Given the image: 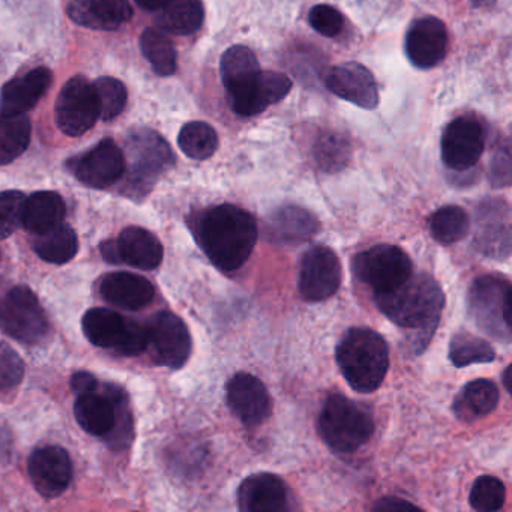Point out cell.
<instances>
[{"label": "cell", "mask_w": 512, "mask_h": 512, "mask_svg": "<svg viewBox=\"0 0 512 512\" xmlns=\"http://www.w3.org/2000/svg\"><path fill=\"white\" fill-rule=\"evenodd\" d=\"M511 374H512V365H508V367L505 368V371H503V385H505L506 392L508 394H511Z\"/></svg>", "instance_id": "c3c4849f"}, {"label": "cell", "mask_w": 512, "mask_h": 512, "mask_svg": "<svg viewBox=\"0 0 512 512\" xmlns=\"http://www.w3.org/2000/svg\"><path fill=\"white\" fill-rule=\"evenodd\" d=\"M55 115L59 130L67 136L79 137L92 130L100 119L94 85L85 76L68 80L56 100Z\"/></svg>", "instance_id": "30bf717a"}, {"label": "cell", "mask_w": 512, "mask_h": 512, "mask_svg": "<svg viewBox=\"0 0 512 512\" xmlns=\"http://www.w3.org/2000/svg\"><path fill=\"white\" fill-rule=\"evenodd\" d=\"M83 332L89 343L119 355L137 356L148 349L146 325L134 322L110 308H92L83 316Z\"/></svg>", "instance_id": "52a82bcc"}, {"label": "cell", "mask_w": 512, "mask_h": 512, "mask_svg": "<svg viewBox=\"0 0 512 512\" xmlns=\"http://www.w3.org/2000/svg\"><path fill=\"white\" fill-rule=\"evenodd\" d=\"M308 20L311 28L323 37L334 38L343 31V14L331 5H316L308 14Z\"/></svg>", "instance_id": "7bdbcfd3"}, {"label": "cell", "mask_w": 512, "mask_h": 512, "mask_svg": "<svg viewBox=\"0 0 512 512\" xmlns=\"http://www.w3.org/2000/svg\"><path fill=\"white\" fill-rule=\"evenodd\" d=\"M476 250L494 260L511 256V212L502 199H487L475 215Z\"/></svg>", "instance_id": "5bb4252c"}, {"label": "cell", "mask_w": 512, "mask_h": 512, "mask_svg": "<svg viewBox=\"0 0 512 512\" xmlns=\"http://www.w3.org/2000/svg\"><path fill=\"white\" fill-rule=\"evenodd\" d=\"M28 472L35 490L46 499L61 496L73 481L70 454L61 446L35 449L29 458Z\"/></svg>", "instance_id": "d6986e66"}, {"label": "cell", "mask_w": 512, "mask_h": 512, "mask_svg": "<svg viewBox=\"0 0 512 512\" xmlns=\"http://www.w3.org/2000/svg\"><path fill=\"white\" fill-rule=\"evenodd\" d=\"M22 191L0 193V239H7L22 226V206L25 202Z\"/></svg>", "instance_id": "b9f144b4"}, {"label": "cell", "mask_w": 512, "mask_h": 512, "mask_svg": "<svg viewBox=\"0 0 512 512\" xmlns=\"http://www.w3.org/2000/svg\"><path fill=\"white\" fill-rule=\"evenodd\" d=\"M353 272L370 287L373 296L392 292L413 275V263L406 251L395 245H374L353 259Z\"/></svg>", "instance_id": "ba28073f"}, {"label": "cell", "mask_w": 512, "mask_h": 512, "mask_svg": "<svg viewBox=\"0 0 512 512\" xmlns=\"http://www.w3.org/2000/svg\"><path fill=\"white\" fill-rule=\"evenodd\" d=\"M128 158L127 190L131 196H145L161 175L175 166V155L169 143L146 127L128 131L125 140Z\"/></svg>", "instance_id": "5b68a950"}, {"label": "cell", "mask_w": 512, "mask_h": 512, "mask_svg": "<svg viewBox=\"0 0 512 512\" xmlns=\"http://www.w3.org/2000/svg\"><path fill=\"white\" fill-rule=\"evenodd\" d=\"M496 359V350L484 338L469 332H458L449 343V361L457 368L488 364Z\"/></svg>", "instance_id": "8d00e7d4"}, {"label": "cell", "mask_w": 512, "mask_h": 512, "mask_svg": "<svg viewBox=\"0 0 512 512\" xmlns=\"http://www.w3.org/2000/svg\"><path fill=\"white\" fill-rule=\"evenodd\" d=\"M506 488L496 476L482 475L473 482L469 502L475 511L496 512L503 508Z\"/></svg>", "instance_id": "ab89813d"}, {"label": "cell", "mask_w": 512, "mask_h": 512, "mask_svg": "<svg viewBox=\"0 0 512 512\" xmlns=\"http://www.w3.org/2000/svg\"><path fill=\"white\" fill-rule=\"evenodd\" d=\"M65 200L53 191H38L26 197L22 206V226L32 235L47 232L64 223Z\"/></svg>", "instance_id": "83f0119b"}, {"label": "cell", "mask_w": 512, "mask_h": 512, "mask_svg": "<svg viewBox=\"0 0 512 512\" xmlns=\"http://www.w3.org/2000/svg\"><path fill=\"white\" fill-rule=\"evenodd\" d=\"M220 70L229 97L253 86L262 71L253 50L245 46L227 49L221 56Z\"/></svg>", "instance_id": "f546056e"}, {"label": "cell", "mask_w": 512, "mask_h": 512, "mask_svg": "<svg viewBox=\"0 0 512 512\" xmlns=\"http://www.w3.org/2000/svg\"><path fill=\"white\" fill-rule=\"evenodd\" d=\"M205 20L202 0H169L163 10L155 13V23L163 31L178 37L196 34Z\"/></svg>", "instance_id": "4dcf8cb0"}, {"label": "cell", "mask_w": 512, "mask_h": 512, "mask_svg": "<svg viewBox=\"0 0 512 512\" xmlns=\"http://www.w3.org/2000/svg\"><path fill=\"white\" fill-rule=\"evenodd\" d=\"M52 80L49 68H35L25 76L11 80L0 91V112L25 115L44 97Z\"/></svg>", "instance_id": "4316f807"}, {"label": "cell", "mask_w": 512, "mask_h": 512, "mask_svg": "<svg viewBox=\"0 0 512 512\" xmlns=\"http://www.w3.org/2000/svg\"><path fill=\"white\" fill-rule=\"evenodd\" d=\"M484 148V128L473 116L454 119L446 127L440 142L443 163L454 172H466L476 166Z\"/></svg>", "instance_id": "9a60e30c"}, {"label": "cell", "mask_w": 512, "mask_h": 512, "mask_svg": "<svg viewBox=\"0 0 512 512\" xmlns=\"http://www.w3.org/2000/svg\"><path fill=\"white\" fill-rule=\"evenodd\" d=\"M314 160L325 173H338L346 169L352 158L349 137L337 131H326L314 143Z\"/></svg>", "instance_id": "836d02e7"}, {"label": "cell", "mask_w": 512, "mask_h": 512, "mask_svg": "<svg viewBox=\"0 0 512 512\" xmlns=\"http://www.w3.org/2000/svg\"><path fill=\"white\" fill-rule=\"evenodd\" d=\"M128 403L127 395L118 386L104 385V392H83L74 404V416L86 433L107 437L118 422L119 410Z\"/></svg>", "instance_id": "2e32d148"}, {"label": "cell", "mask_w": 512, "mask_h": 512, "mask_svg": "<svg viewBox=\"0 0 512 512\" xmlns=\"http://www.w3.org/2000/svg\"><path fill=\"white\" fill-rule=\"evenodd\" d=\"M499 388L487 379L466 383L452 403L455 416L463 422H473L494 412L499 404Z\"/></svg>", "instance_id": "f1b7e54d"}, {"label": "cell", "mask_w": 512, "mask_h": 512, "mask_svg": "<svg viewBox=\"0 0 512 512\" xmlns=\"http://www.w3.org/2000/svg\"><path fill=\"white\" fill-rule=\"evenodd\" d=\"M448 31L436 17L415 20L406 35V55L421 70H430L445 59Z\"/></svg>", "instance_id": "7402d4cb"}, {"label": "cell", "mask_w": 512, "mask_h": 512, "mask_svg": "<svg viewBox=\"0 0 512 512\" xmlns=\"http://www.w3.org/2000/svg\"><path fill=\"white\" fill-rule=\"evenodd\" d=\"M511 283L502 275L476 278L467 296L469 316L485 334L503 344L511 343Z\"/></svg>", "instance_id": "8992f818"}, {"label": "cell", "mask_w": 512, "mask_h": 512, "mask_svg": "<svg viewBox=\"0 0 512 512\" xmlns=\"http://www.w3.org/2000/svg\"><path fill=\"white\" fill-rule=\"evenodd\" d=\"M428 229L439 244H455L469 233V215L460 206H443L428 218Z\"/></svg>", "instance_id": "e575fe53"}, {"label": "cell", "mask_w": 512, "mask_h": 512, "mask_svg": "<svg viewBox=\"0 0 512 512\" xmlns=\"http://www.w3.org/2000/svg\"><path fill=\"white\" fill-rule=\"evenodd\" d=\"M335 359L353 391L371 394L388 374L389 347L373 329L350 328L338 341Z\"/></svg>", "instance_id": "3957f363"}, {"label": "cell", "mask_w": 512, "mask_h": 512, "mask_svg": "<svg viewBox=\"0 0 512 512\" xmlns=\"http://www.w3.org/2000/svg\"><path fill=\"white\" fill-rule=\"evenodd\" d=\"M146 332L155 364L170 370H179L187 364L193 352V340L181 317L160 311L149 319Z\"/></svg>", "instance_id": "8fae6325"}, {"label": "cell", "mask_w": 512, "mask_h": 512, "mask_svg": "<svg viewBox=\"0 0 512 512\" xmlns=\"http://www.w3.org/2000/svg\"><path fill=\"white\" fill-rule=\"evenodd\" d=\"M398 509H418V506L400 497H383L373 506V511H398Z\"/></svg>", "instance_id": "bcb514c9"}, {"label": "cell", "mask_w": 512, "mask_h": 512, "mask_svg": "<svg viewBox=\"0 0 512 512\" xmlns=\"http://www.w3.org/2000/svg\"><path fill=\"white\" fill-rule=\"evenodd\" d=\"M98 388V380L94 374L88 373V371H77L71 377V389L76 392L77 395L83 394V392L95 391Z\"/></svg>", "instance_id": "f6af8a7d"}, {"label": "cell", "mask_w": 512, "mask_h": 512, "mask_svg": "<svg viewBox=\"0 0 512 512\" xmlns=\"http://www.w3.org/2000/svg\"><path fill=\"white\" fill-rule=\"evenodd\" d=\"M325 85L332 94L361 109L373 110L379 106L376 80L370 70L358 62L331 68L326 74Z\"/></svg>", "instance_id": "44dd1931"}, {"label": "cell", "mask_w": 512, "mask_h": 512, "mask_svg": "<svg viewBox=\"0 0 512 512\" xmlns=\"http://www.w3.org/2000/svg\"><path fill=\"white\" fill-rule=\"evenodd\" d=\"M242 512H284L292 509L289 485L274 473H254L238 488Z\"/></svg>", "instance_id": "ffe728a7"}, {"label": "cell", "mask_w": 512, "mask_h": 512, "mask_svg": "<svg viewBox=\"0 0 512 512\" xmlns=\"http://www.w3.org/2000/svg\"><path fill=\"white\" fill-rule=\"evenodd\" d=\"M377 308L395 325L415 332L409 346L413 355L427 349L445 307L442 287L428 274H413L403 286L374 296Z\"/></svg>", "instance_id": "7a4b0ae2"}, {"label": "cell", "mask_w": 512, "mask_h": 512, "mask_svg": "<svg viewBox=\"0 0 512 512\" xmlns=\"http://www.w3.org/2000/svg\"><path fill=\"white\" fill-rule=\"evenodd\" d=\"M343 281L340 259L328 245L305 251L299 266L298 289L307 302H322L334 296Z\"/></svg>", "instance_id": "7c38bea8"}, {"label": "cell", "mask_w": 512, "mask_h": 512, "mask_svg": "<svg viewBox=\"0 0 512 512\" xmlns=\"http://www.w3.org/2000/svg\"><path fill=\"white\" fill-rule=\"evenodd\" d=\"M25 377V362L10 344L0 341V395L16 391Z\"/></svg>", "instance_id": "60d3db41"}, {"label": "cell", "mask_w": 512, "mask_h": 512, "mask_svg": "<svg viewBox=\"0 0 512 512\" xmlns=\"http://www.w3.org/2000/svg\"><path fill=\"white\" fill-rule=\"evenodd\" d=\"M140 49L158 76L169 77L176 73V50L163 32L154 28L145 29L140 37Z\"/></svg>", "instance_id": "d590c367"}, {"label": "cell", "mask_w": 512, "mask_h": 512, "mask_svg": "<svg viewBox=\"0 0 512 512\" xmlns=\"http://www.w3.org/2000/svg\"><path fill=\"white\" fill-rule=\"evenodd\" d=\"M181 151L191 160L205 161L217 152L220 140L217 131L206 122H188L178 137Z\"/></svg>", "instance_id": "74e56055"}, {"label": "cell", "mask_w": 512, "mask_h": 512, "mask_svg": "<svg viewBox=\"0 0 512 512\" xmlns=\"http://www.w3.org/2000/svg\"><path fill=\"white\" fill-rule=\"evenodd\" d=\"M230 412L247 428H256L268 421L272 413V398L259 377L236 373L226 386Z\"/></svg>", "instance_id": "ac0fdd59"}, {"label": "cell", "mask_w": 512, "mask_h": 512, "mask_svg": "<svg viewBox=\"0 0 512 512\" xmlns=\"http://www.w3.org/2000/svg\"><path fill=\"white\" fill-rule=\"evenodd\" d=\"M292 86V80L286 74L260 71L256 83L247 91L232 95L230 103L235 113L244 118H250L265 112L272 104L284 100L292 91Z\"/></svg>", "instance_id": "cb8c5ba5"}, {"label": "cell", "mask_w": 512, "mask_h": 512, "mask_svg": "<svg viewBox=\"0 0 512 512\" xmlns=\"http://www.w3.org/2000/svg\"><path fill=\"white\" fill-rule=\"evenodd\" d=\"M0 331L25 344H37L49 334V319L37 295L17 286L0 299Z\"/></svg>", "instance_id": "9c48e42d"}, {"label": "cell", "mask_w": 512, "mask_h": 512, "mask_svg": "<svg viewBox=\"0 0 512 512\" xmlns=\"http://www.w3.org/2000/svg\"><path fill=\"white\" fill-rule=\"evenodd\" d=\"M101 256L113 265H128L142 271L157 269L163 262L164 248L160 239L143 229L130 226L119 233L116 241H104L100 245Z\"/></svg>", "instance_id": "4fadbf2b"}, {"label": "cell", "mask_w": 512, "mask_h": 512, "mask_svg": "<svg viewBox=\"0 0 512 512\" xmlns=\"http://www.w3.org/2000/svg\"><path fill=\"white\" fill-rule=\"evenodd\" d=\"M127 163L115 140L104 139L91 151L73 161V173L83 185L106 190L124 178Z\"/></svg>", "instance_id": "e0dca14e"}, {"label": "cell", "mask_w": 512, "mask_h": 512, "mask_svg": "<svg viewBox=\"0 0 512 512\" xmlns=\"http://www.w3.org/2000/svg\"><path fill=\"white\" fill-rule=\"evenodd\" d=\"M100 293L104 301L113 307L137 311L154 301L155 287L142 275L113 272L101 280Z\"/></svg>", "instance_id": "484cf974"}, {"label": "cell", "mask_w": 512, "mask_h": 512, "mask_svg": "<svg viewBox=\"0 0 512 512\" xmlns=\"http://www.w3.org/2000/svg\"><path fill=\"white\" fill-rule=\"evenodd\" d=\"M67 13L74 23L94 31H116L133 19L128 0H73Z\"/></svg>", "instance_id": "d4e9b609"}, {"label": "cell", "mask_w": 512, "mask_h": 512, "mask_svg": "<svg viewBox=\"0 0 512 512\" xmlns=\"http://www.w3.org/2000/svg\"><path fill=\"white\" fill-rule=\"evenodd\" d=\"M134 2L143 10L151 11V13L155 14L163 10L169 0H134Z\"/></svg>", "instance_id": "7dc6e473"}, {"label": "cell", "mask_w": 512, "mask_h": 512, "mask_svg": "<svg viewBox=\"0 0 512 512\" xmlns=\"http://www.w3.org/2000/svg\"><path fill=\"white\" fill-rule=\"evenodd\" d=\"M319 230V220L307 209L295 205L275 209L266 218L265 223L268 241L286 247H295L311 241Z\"/></svg>", "instance_id": "603a6c76"}, {"label": "cell", "mask_w": 512, "mask_h": 512, "mask_svg": "<svg viewBox=\"0 0 512 512\" xmlns=\"http://www.w3.org/2000/svg\"><path fill=\"white\" fill-rule=\"evenodd\" d=\"M194 238L212 265L223 272L238 271L247 263L259 239L256 218L239 206H212L194 215Z\"/></svg>", "instance_id": "6da1fadb"}, {"label": "cell", "mask_w": 512, "mask_h": 512, "mask_svg": "<svg viewBox=\"0 0 512 512\" xmlns=\"http://www.w3.org/2000/svg\"><path fill=\"white\" fill-rule=\"evenodd\" d=\"M92 85L100 104V118L104 121L118 118L127 106L128 92L124 83L113 77H100Z\"/></svg>", "instance_id": "f35d334b"}, {"label": "cell", "mask_w": 512, "mask_h": 512, "mask_svg": "<svg viewBox=\"0 0 512 512\" xmlns=\"http://www.w3.org/2000/svg\"><path fill=\"white\" fill-rule=\"evenodd\" d=\"M31 121L26 115L0 112V166H7L28 149Z\"/></svg>", "instance_id": "d6a6232c"}, {"label": "cell", "mask_w": 512, "mask_h": 512, "mask_svg": "<svg viewBox=\"0 0 512 512\" xmlns=\"http://www.w3.org/2000/svg\"><path fill=\"white\" fill-rule=\"evenodd\" d=\"M32 247L44 262L65 265L77 256L80 245L77 233L67 224L61 223L47 232L34 235Z\"/></svg>", "instance_id": "1f68e13d"}, {"label": "cell", "mask_w": 512, "mask_h": 512, "mask_svg": "<svg viewBox=\"0 0 512 512\" xmlns=\"http://www.w3.org/2000/svg\"><path fill=\"white\" fill-rule=\"evenodd\" d=\"M490 181L493 187L505 188L511 184V152L509 146L497 149L493 155L490 169Z\"/></svg>", "instance_id": "ee69618b"}, {"label": "cell", "mask_w": 512, "mask_h": 512, "mask_svg": "<svg viewBox=\"0 0 512 512\" xmlns=\"http://www.w3.org/2000/svg\"><path fill=\"white\" fill-rule=\"evenodd\" d=\"M323 442L338 454H353L370 442L374 419L370 410L346 395L331 394L323 401L317 418Z\"/></svg>", "instance_id": "277c9868"}]
</instances>
